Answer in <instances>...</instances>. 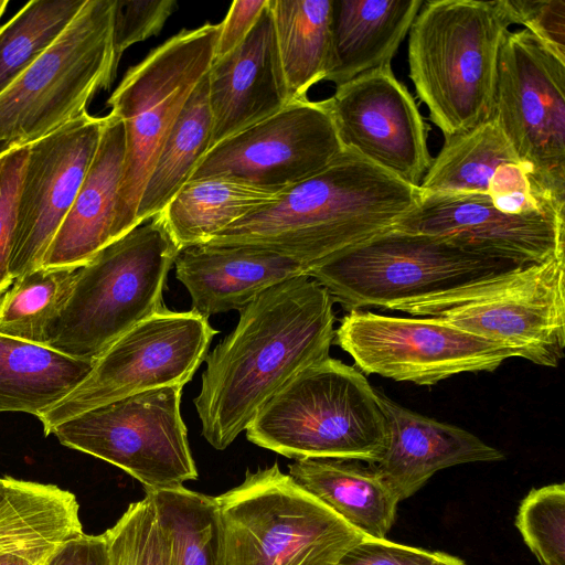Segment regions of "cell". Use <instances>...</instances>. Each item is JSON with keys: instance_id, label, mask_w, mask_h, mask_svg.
Segmentation results:
<instances>
[{"instance_id": "cell-42", "label": "cell", "mask_w": 565, "mask_h": 565, "mask_svg": "<svg viewBox=\"0 0 565 565\" xmlns=\"http://www.w3.org/2000/svg\"><path fill=\"white\" fill-rule=\"evenodd\" d=\"M267 0L234 1L220 23L214 58L222 57L237 47L257 22Z\"/></svg>"}, {"instance_id": "cell-22", "label": "cell", "mask_w": 565, "mask_h": 565, "mask_svg": "<svg viewBox=\"0 0 565 565\" xmlns=\"http://www.w3.org/2000/svg\"><path fill=\"white\" fill-rule=\"evenodd\" d=\"M125 151L124 124L110 111L76 198L43 256L42 268L77 269L115 241Z\"/></svg>"}, {"instance_id": "cell-35", "label": "cell", "mask_w": 565, "mask_h": 565, "mask_svg": "<svg viewBox=\"0 0 565 565\" xmlns=\"http://www.w3.org/2000/svg\"><path fill=\"white\" fill-rule=\"evenodd\" d=\"M29 146L15 145L0 150V296L13 284L9 264L19 191Z\"/></svg>"}, {"instance_id": "cell-43", "label": "cell", "mask_w": 565, "mask_h": 565, "mask_svg": "<svg viewBox=\"0 0 565 565\" xmlns=\"http://www.w3.org/2000/svg\"><path fill=\"white\" fill-rule=\"evenodd\" d=\"M139 513L140 501L130 503L115 525L106 531L111 565H136Z\"/></svg>"}, {"instance_id": "cell-13", "label": "cell", "mask_w": 565, "mask_h": 565, "mask_svg": "<svg viewBox=\"0 0 565 565\" xmlns=\"http://www.w3.org/2000/svg\"><path fill=\"white\" fill-rule=\"evenodd\" d=\"M218 331L194 311L168 308L117 339L84 381L38 418L47 436L58 424L116 399L169 385L184 386L205 361Z\"/></svg>"}, {"instance_id": "cell-33", "label": "cell", "mask_w": 565, "mask_h": 565, "mask_svg": "<svg viewBox=\"0 0 565 565\" xmlns=\"http://www.w3.org/2000/svg\"><path fill=\"white\" fill-rule=\"evenodd\" d=\"M515 526L541 565H565V484L532 489L519 507Z\"/></svg>"}, {"instance_id": "cell-38", "label": "cell", "mask_w": 565, "mask_h": 565, "mask_svg": "<svg viewBox=\"0 0 565 565\" xmlns=\"http://www.w3.org/2000/svg\"><path fill=\"white\" fill-rule=\"evenodd\" d=\"M438 555L439 552L366 536L350 547L335 565H431Z\"/></svg>"}, {"instance_id": "cell-45", "label": "cell", "mask_w": 565, "mask_h": 565, "mask_svg": "<svg viewBox=\"0 0 565 565\" xmlns=\"http://www.w3.org/2000/svg\"><path fill=\"white\" fill-rule=\"evenodd\" d=\"M7 478L8 477L0 478V493L2 492V490H3V488H4L6 483H7Z\"/></svg>"}, {"instance_id": "cell-17", "label": "cell", "mask_w": 565, "mask_h": 565, "mask_svg": "<svg viewBox=\"0 0 565 565\" xmlns=\"http://www.w3.org/2000/svg\"><path fill=\"white\" fill-rule=\"evenodd\" d=\"M329 104L343 148L412 185H420L433 161L428 127L391 64L337 86Z\"/></svg>"}, {"instance_id": "cell-23", "label": "cell", "mask_w": 565, "mask_h": 565, "mask_svg": "<svg viewBox=\"0 0 565 565\" xmlns=\"http://www.w3.org/2000/svg\"><path fill=\"white\" fill-rule=\"evenodd\" d=\"M425 0H332L331 58L324 81L335 87L391 64Z\"/></svg>"}, {"instance_id": "cell-37", "label": "cell", "mask_w": 565, "mask_h": 565, "mask_svg": "<svg viewBox=\"0 0 565 565\" xmlns=\"http://www.w3.org/2000/svg\"><path fill=\"white\" fill-rule=\"evenodd\" d=\"M513 24H522L565 58L564 0H505Z\"/></svg>"}, {"instance_id": "cell-11", "label": "cell", "mask_w": 565, "mask_h": 565, "mask_svg": "<svg viewBox=\"0 0 565 565\" xmlns=\"http://www.w3.org/2000/svg\"><path fill=\"white\" fill-rule=\"evenodd\" d=\"M182 388L161 386L116 399L64 420L51 434L122 469L146 492L178 489L198 479L181 416Z\"/></svg>"}, {"instance_id": "cell-40", "label": "cell", "mask_w": 565, "mask_h": 565, "mask_svg": "<svg viewBox=\"0 0 565 565\" xmlns=\"http://www.w3.org/2000/svg\"><path fill=\"white\" fill-rule=\"evenodd\" d=\"M81 533L82 526H67L0 546V565H42L60 543Z\"/></svg>"}, {"instance_id": "cell-46", "label": "cell", "mask_w": 565, "mask_h": 565, "mask_svg": "<svg viewBox=\"0 0 565 565\" xmlns=\"http://www.w3.org/2000/svg\"><path fill=\"white\" fill-rule=\"evenodd\" d=\"M1 149H2V148H0V150H1Z\"/></svg>"}, {"instance_id": "cell-9", "label": "cell", "mask_w": 565, "mask_h": 565, "mask_svg": "<svg viewBox=\"0 0 565 565\" xmlns=\"http://www.w3.org/2000/svg\"><path fill=\"white\" fill-rule=\"evenodd\" d=\"M220 23L183 30L127 71L107 100L125 128L126 151L114 239L137 224V209L159 151L215 56Z\"/></svg>"}, {"instance_id": "cell-29", "label": "cell", "mask_w": 565, "mask_h": 565, "mask_svg": "<svg viewBox=\"0 0 565 565\" xmlns=\"http://www.w3.org/2000/svg\"><path fill=\"white\" fill-rule=\"evenodd\" d=\"M520 162L508 139L490 117L472 130L448 139L433 159L419 189L425 193H486L497 168Z\"/></svg>"}, {"instance_id": "cell-24", "label": "cell", "mask_w": 565, "mask_h": 565, "mask_svg": "<svg viewBox=\"0 0 565 565\" xmlns=\"http://www.w3.org/2000/svg\"><path fill=\"white\" fill-rule=\"evenodd\" d=\"M342 458H307L289 466V476L345 522L369 537L386 539L399 500L372 465Z\"/></svg>"}, {"instance_id": "cell-20", "label": "cell", "mask_w": 565, "mask_h": 565, "mask_svg": "<svg viewBox=\"0 0 565 565\" xmlns=\"http://www.w3.org/2000/svg\"><path fill=\"white\" fill-rule=\"evenodd\" d=\"M386 418L385 449L370 463L401 501L415 494L437 471L457 465L504 459L476 435L423 416L379 392Z\"/></svg>"}, {"instance_id": "cell-4", "label": "cell", "mask_w": 565, "mask_h": 565, "mask_svg": "<svg viewBox=\"0 0 565 565\" xmlns=\"http://www.w3.org/2000/svg\"><path fill=\"white\" fill-rule=\"evenodd\" d=\"M245 430L250 443L295 460L375 463L387 437L379 391L359 369L330 356L290 380Z\"/></svg>"}, {"instance_id": "cell-30", "label": "cell", "mask_w": 565, "mask_h": 565, "mask_svg": "<svg viewBox=\"0 0 565 565\" xmlns=\"http://www.w3.org/2000/svg\"><path fill=\"white\" fill-rule=\"evenodd\" d=\"M146 493L170 537L173 565H225L214 497L184 487Z\"/></svg>"}, {"instance_id": "cell-2", "label": "cell", "mask_w": 565, "mask_h": 565, "mask_svg": "<svg viewBox=\"0 0 565 565\" xmlns=\"http://www.w3.org/2000/svg\"><path fill=\"white\" fill-rule=\"evenodd\" d=\"M420 194L419 186L344 148L324 169L205 244L269 249L311 268L393 228Z\"/></svg>"}, {"instance_id": "cell-44", "label": "cell", "mask_w": 565, "mask_h": 565, "mask_svg": "<svg viewBox=\"0 0 565 565\" xmlns=\"http://www.w3.org/2000/svg\"><path fill=\"white\" fill-rule=\"evenodd\" d=\"M431 565H466V563L458 557L439 552L438 558Z\"/></svg>"}, {"instance_id": "cell-6", "label": "cell", "mask_w": 565, "mask_h": 565, "mask_svg": "<svg viewBox=\"0 0 565 565\" xmlns=\"http://www.w3.org/2000/svg\"><path fill=\"white\" fill-rule=\"evenodd\" d=\"M214 499L225 565H335L366 537L277 462Z\"/></svg>"}, {"instance_id": "cell-32", "label": "cell", "mask_w": 565, "mask_h": 565, "mask_svg": "<svg viewBox=\"0 0 565 565\" xmlns=\"http://www.w3.org/2000/svg\"><path fill=\"white\" fill-rule=\"evenodd\" d=\"M86 0H32L0 26V94L67 29Z\"/></svg>"}, {"instance_id": "cell-10", "label": "cell", "mask_w": 565, "mask_h": 565, "mask_svg": "<svg viewBox=\"0 0 565 565\" xmlns=\"http://www.w3.org/2000/svg\"><path fill=\"white\" fill-rule=\"evenodd\" d=\"M115 0H86L62 35L0 94V147L26 146L87 113L117 73Z\"/></svg>"}, {"instance_id": "cell-7", "label": "cell", "mask_w": 565, "mask_h": 565, "mask_svg": "<svg viewBox=\"0 0 565 565\" xmlns=\"http://www.w3.org/2000/svg\"><path fill=\"white\" fill-rule=\"evenodd\" d=\"M565 256L493 274L391 310L445 321L557 367L565 349Z\"/></svg>"}, {"instance_id": "cell-21", "label": "cell", "mask_w": 565, "mask_h": 565, "mask_svg": "<svg viewBox=\"0 0 565 565\" xmlns=\"http://www.w3.org/2000/svg\"><path fill=\"white\" fill-rule=\"evenodd\" d=\"M175 275L191 297L192 311L211 316L241 310L257 295L309 265L291 256L252 246L199 244L179 250Z\"/></svg>"}, {"instance_id": "cell-14", "label": "cell", "mask_w": 565, "mask_h": 565, "mask_svg": "<svg viewBox=\"0 0 565 565\" xmlns=\"http://www.w3.org/2000/svg\"><path fill=\"white\" fill-rule=\"evenodd\" d=\"M334 341L362 373L424 386L465 372H492L505 360L520 358L509 347L435 318L366 310L349 311Z\"/></svg>"}, {"instance_id": "cell-41", "label": "cell", "mask_w": 565, "mask_h": 565, "mask_svg": "<svg viewBox=\"0 0 565 565\" xmlns=\"http://www.w3.org/2000/svg\"><path fill=\"white\" fill-rule=\"evenodd\" d=\"M42 565H111L107 534L83 532L70 537L60 543Z\"/></svg>"}, {"instance_id": "cell-16", "label": "cell", "mask_w": 565, "mask_h": 565, "mask_svg": "<svg viewBox=\"0 0 565 565\" xmlns=\"http://www.w3.org/2000/svg\"><path fill=\"white\" fill-rule=\"evenodd\" d=\"M106 116L88 113L29 146L9 270L14 279L42 266L96 153Z\"/></svg>"}, {"instance_id": "cell-39", "label": "cell", "mask_w": 565, "mask_h": 565, "mask_svg": "<svg viewBox=\"0 0 565 565\" xmlns=\"http://www.w3.org/2000/svg\"><path fill=\"white\" fill-rule=\"evenodd\" d=\"M136 565H173L170 537L147 493L140 500Z\"/></svg>"}, {"instance_id": "cell-19", "label": "cell", "mask_w": 565, "mask_h": 565, "mask_svg": "<svg viewBox=\"0 0 565 565\" xmlns=\"http://www.w3.org/2000/svg\"><path fill=\"white\" fill-rule=\"evenodd\" d=\"M206 78L212 119L209 150L292 100L268 0L245 40L226 55L214 58Z\"/></svg>"}, {"instance_id": "cell-27", "label": "cell", "mask_w": 565, "mask_h": 565, "mask_svg": "<svg viewBox=\"0 0 565 565\" xmlns=\"http://www.w3.org/2000/svg\"><path fill=\"white\" fill-rule=\"evenodd\" d=\"M268 6L289 95L305 99L329 72L332 0H268Z\"/></svg>"}, {"instance_id": "cell-25", "label": "cell", "mask_w": 565, "mask_h": 565, "mask_svg": "<svg viewBox=\"0 0 565 565\" xmlns=\"http://www.w3.org/2000/svg\"><path fill=\"white\" fill-rule=\"evenodd\" d=\"M94 362L0 333V413L39 417L73 392Z\"/></svg>"}, {"instance_id": "cell-3", "label": "cell", "mask_w": 565, "mask_h": 565, "mask_svg": "<svg viewBox=\"0 0 565 565\" xmlns=\"http://www.w3.org/2000/svg\"><path fill=\"white\" fill-rule=\"evenodd\" d=\"M505 0H427L408 32L409 78L445 141L492 114Z\"/></svg>"}, {"instance_id": "cell-31", "label": "cell", "mask_w": 565, "mask_h": 565, "mask_svg": "<svg viewBox=\"0 0 565 565\" xmlns=\"http://www.w3.org/2000/svg\"><path fill=\"white\" fill-rule=\"evenodd\" d=\"M76 270L41 267L14 279L0 296V333L45 345L47 329L71 294Z\"/></svg>"}, {"instance_id": "cell-12", "label": "cell", "mask_w": 565, "mask_h": 565, "mask_svg": "<svg viewBox=\"0 0 565 565\" xmlns=\"http://www.w3.org/2000/svg\"><path fill=\"white\" fill-rule=\"evenodd\" d=\"M491 117L535 183L565 203V58L525 29L502 42Z\"/></svg>"}, {"instance_id": "cell-18", "label": "cell", "mask_w": 565, "mask_h": 565, "mask_svg": "<svg viewBox=\"0 0 565 565\" xmlns=\"http://www.w3.org/2000/svg\"><path fill=\"white\" fill-rule=\"evenodd\" d=\"M451 239L521 264L564 255L565 210L520 214L498 210L486 193L422 192L393 227Z\"/></svg>"}, {"instance_id": "cell-15", "label": "cell", "mask_w": 565, "mask_h": 565, "mask_svg": "<svg viewBox=\"0 0 565 565\" xmlns=\"http://www.w3.org/2000/svg\"><path fill=\"white\" fill-rule=\"evenodd\" d=\"M343 150L329 98L295 99L210 149L190 180L227 177L282 192L324 169Z\"/></svg>"}, {"instance_id": "cell-8", "label": "cell", "mask_w": 565, "mask_h": 565, "mask_svg": "<svg viewBox=\"0 0 565 565\" xmlns=\"http://www.w3.org/2000/svg\"><path fill=\"white\" fill-rule=\"evenodd\" d=\"M523 265L445 237L391 228L322 260L306 275L349 312L390 309Z\"/></svg>"}, {"instance_id": "cell-36", "label": "cell", "mask_w": 565, "mask_h": 565, "mask_svg": "<svg viewBox=\"0 0 565 565\" xmlns=\"http://www.w3.org/2000/svg\"><path fill=\"white\" fill-rule=\"evenodd\" d=\"M175 6L173 0H115L113 47L116 64L129 46L159 34Z\"/></svg>"}, {"instance_id": "cell-34", "label": "cell", "mask_w": 565, "mask_h": 565, "mask_svg": "<svg viewBox=\"0 0 565 565\" xmlns=\"http://www.w3.org/2000/svg\"><path fill=\"white\" fill-rule=\"evenodd\" d=\"M487 194L498 210L511 214L565 210V203L540 188L521 162L499 166L489 182Z\"/></svg>"}, {"instance_id": "cell-1", "label": "cell", "mask_w": 565, "mask_h": 565, "mask_svg": "<svg viewBox=\"0 0 565 565\" xmlns=\"http://www.w3.org/2000/svg\"><path fill=\"white\" fill-rule=\"evenodd\" d=\"M333 299L307 275L269 287L239 310L235 329L207 354L194 405L217 450L246 429L290 380L327 358L335 337Z\"/></svg>"}, {"instance_id": "cell-26", "label": "cell", "mask_w": 565, "mask_h": 565, "mask_svg": "<svg viewBox=\"0 0 565 565\" xmlns=\"http://www.w3.org/2000/svg\"><path fill=\"white\" fill-rule=\"evenodd\" d=\"M280 191L227 177L190 180L157 216L179 250L217 233L279 198Z\"/></svg>"}, {"instance_id": "cell-5", "label": "cell", "mask_w": 565, "mask_h": 565, "mask_svg": "<svg viewBox=\"0 0 565 565\" xmlns=\"http://www.w3.org/2000/svg\"><path fill=\"white\" fill-rule=\"evenodd\" d=\"M179 248L156 215L77 268L46 347L95 362L117 339L166 309L167 275Z\"/></svg>"}, {"instance_id": "cell-28", "label": "cell", "mask_w": 565, "mask_h": 565, "mask_svg": "<svg viewBox=\"0 0 565 565\" xmlns=\"http://www.w3.org/2000/svg\"><path fill=\"white\" fill-rule=\"evenodd\" d=\"M211 129L205 76L191 94L159 151L138 204V225L159 214L190 181L209 151Z\"/></svg>"}]
</instances>
